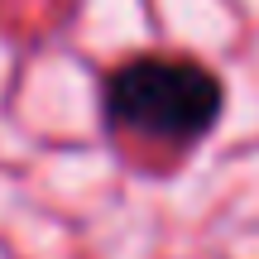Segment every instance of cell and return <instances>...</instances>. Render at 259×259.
Here are the masks:
<instances>
[{"label": "cell", "mask_w": 259, "mask_h": 259, "mask_svg": "<svg viewBox=\"0 0 259 259\" xmlns=\"http://www.w3.org/2000/svg\"><path fill=\"white\" fill-rule=\"evenodd\" d=\"M226 111V87L197 58L144 53L111 67L101 82V120L111 135L197 149Z\"/></svg>", "instance_id": "6da1fadb"}]
</instances>
